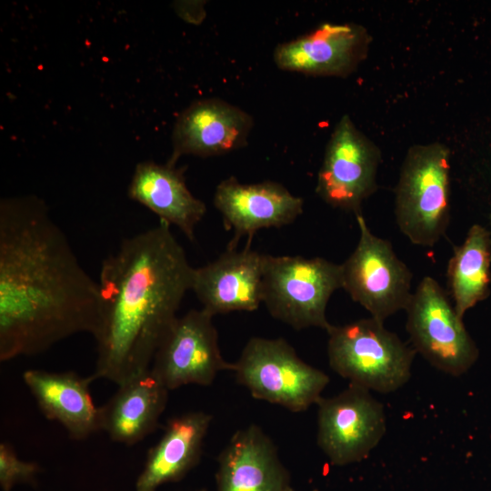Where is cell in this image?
<instances>
[{
    "label": "cell",
    "mask_w": 491,
    "mask_h": 491,
    "mask_svg": "<svg viewBox=\"0 0 491 491\" xmlns=\"http://www.w3.org/2000/svg\"><path fill=\"white\" fill-rule=\"evenodd\" d=\"M99 286L47 205L35 195L0 202V361L45 352L96 331Z\"/></svg>",
    "instance_id": "cell-1"
},
{
    "label": "cell",
    "mask_w": 491,
    "mask_h": 491,
    "mask_svg": "<svg viewBox=\"0 0 491 491\" xmlns=\"http://www.w3.org/2000/svg\"><path fill=\"white\" fill-rule=\"evenodd\" d=\"M194 269L170 230L157 225L125 238L99 275L93 378L120 386L147 371L192 288Z\"/></svg>",
    "instance_id": "cell-2"
},
{
    "label": "cell",
    "mask_w": 491,
    "mask_h": 491,
    "mask_svg": "<svg viewBox=\"0 0 491 491\" xmlns=\"http://www.w3.org/2000/svg\"><path fill=\"white\" fill-rule=\"evenodd\" d=\"M326 332L329 366L349 384L387 394L409 380L416 352L384 322L370 316Z\"/></svg>",
    "instance_id": "cell-3"
},
{
    "label": "cell",
    "mask_w": 491,
    "mask_h": 491,
    "mask_svg": "<svg viewBox=\"0 0 491 491\" xmlns=\"http://www.w3.org/2000/svg\"><path fill=\"white\" fill-rule=\"evenodd\" d=\"M395 214L411 243L435 246L450 219V150L435 142L406 153L396 187Z\"/></svg>",
    "instance_id": "cell-4"
},
{
    "label": "cell",
    "mask_w": 491,
    "mask_h": 491,
    "mask_svg": "<svg viewBox=\"0 0 491 491\" xmlns=\"http://www.w3.org/2000/svg\"><path fill=\"white\" fill-rule=\"evenodd\" d=\"M342 288V266L322 257L271 256L264 258L263 304L276 319L296 330L327 331L326 306Z\"/></svg>",
    "instance_id": "cell-5"
},
{
    "label": "cell",
    "mask_w": 491,
    "mask_h": 491,
    "mask_svg": "<svg viewBox=\"0 0 491 491\" xmlns=\"http://www.w3.org/2000/svg\"><path fill=\"white\" fill-rule=\"evenodd\" d=\"M233 364L237 382L252 396L294 413L316 405L329 383L325 372L302 360L281 337L250 338Z\"/></svg>",
    "instance_id": "cell-6"
},
{
    "label": "cell",
    "mask_w": 491,
    "mask_h": 491,
    "mask_svg": "<svg viewBox=\"0 0 491 491\" xmlns=\"http://www.w3.org/2000/svg\"><path fill=\"white\" fill-rule=\"evenodd\" d=\"M405 311L413 348L434 367L459 376L476 363L479 350L436 279L419 282Z\"/></svg>",
    "instance_id": "cell-7"
},
{
    "label": "cell",
    "mask_w": 491,
    "mask_h": 491,
    "mask_svg": "<svg viewBox=\"0 0 491 491\" xmlns=\"http://www.w3.org/2000/svg\"><path fill=\"white\" fill-rule=\"evenodd\" d=\"M356 216L359 240L341 264L342 288L372 317L384 322L406 308L413 294V275L397 257L391 243L375 235L362 214Z\"/></svg>",
    "instance_id": "cell-8"
},
{
    "label": "cell",
    "mask_w": 491,
    "mask_h": 491,
    "mask_svg": "<svg viewBox=\"0 0 491 491\" xmlns=\"http://www.w3.org/2000/svg\"><path fill=\"white\" fill-rule=\"evenodd\" d=\"M379 148L343 115L336 125L318 171L316 192L333 208L362 214V203L376 190Z\"/></svg>",
    "instance_id": "cell-9"
},
{
    "label": "cell",
    "mask_w": 491,
    "mask_h": 491,
    "mask_svg": "<svg viewBox=\"0 0 491 491\" xmlns=\"http://www.w3.org/2000/svg\"><path fill=\"white\" fill-rule=\"evenodd\" d=\"M213 316L191 309L178 316L159 345L150 370L170 391L187 385L207 386L225 370L233 371L220 351Z\"/></svg>",
    "instance_id": "cell-10"
},
{
    "label": "cell",
    "mask_w": 491,
    "mask_h": 491,
    "mask_svg": "<svg viewBox=\"0 0 491 491\" xmlns=\"http://www.w3.org/2000/svg\"><path fill=\"white\" fill-rule=\"evenodd\" d=\"M316 406L317 445L332 465L363 460L386 433L384 406L365 387L349 384L332 397H321Z\"/></svg>",
    "instance_id": "cell-11"
},
{
    "label": "cell",
    "mask_w": 491,
    "mask_h": 491,
    "mask_svg": "<svg viewBox=\"0 0 491 491\" xmlns=\"http://www.w3.org/2000/svg\"><path fill=\"white\" fill-rule=\"evenodd\" d=\"M370 43L369 33L360 25L326 23L277 45L273 57L276 65L284 71L344 77L366 59Z\"/></svg>",
    "instance_id": "cell-12"
},
{
    "label": "cell",
    "mask_w": 491,
    "mask_h": 491,
    "mask_svg": "<svg viewBox=\"0 0 491 491\" xmlns=\"http://www.w3.org/2000/svg\"><path fill=\"white\" fill-rule=\"evenodd\" d=\"M213 202L234 233L228 245L232 248L243 236L249 244L258 230L293 223L304 210V200L277 182L243 184L234 176L217 185Z\"/></svg>",
    "instance_id": "cell-13"
},
{
    "label": "cell",
    "mask_w": 491,
    "mask_h": 491,
    "mask_svg": "<svg viewBox=\"0 0 491 491\" xmlns=\"http://www.w3.org/2000/svg\"><path fill=\"white\" fill-rule=\"evenodd\" d=\"M265 254L250 248L227 250L214 261L195 267L191 291L211 314L252 312L263 304Z\"/></svg>",
    "instance_id": "cell-14"
},
{
    "label": "cell",
    "mask_w": 491,
    "mask_h": 491,
    "mask_svg": "<svg viewBox=\"0 0 491 491\" xmlns=\"http://www.w3.org/2000/svg\"><path fill=\"white\" fill-rule=\"evenodd\" d=\"M253 126V117L238 106L218 98L195 101L176 119L167 162L175 165L184 155L209 157L237 150Z\"/></svg>",
    "instance_id": "cell-15"
},
{
    "label": "cell",
    "mask_w": 491,
    "mask_h": 491,
    "mask_svg": "<svg viewBox=\"0 0 491 491\" xmlns=\"http://www.w3.org/2000/svg\"><path fill=\"white\" fill-rule=\"evenodd\" d=\"M217 463V491H284L290 486L276 445L256 425L237 430Z\"/></svg>",
    "instance_id": "cell-16"
},
{
    "label": "cell",
    "mask_w": 491,
    "mask_h": 491,
    "mask_svg": "<svg viewBox=\"0 0 491 491\" xmlns=\"http://www.w3.org/2000/svg\"><path fill=\"white\" fill-rule=\"evenodd\" d=\"M184 171L168 162H141L135 168L127 195L155 214L160 222L176 226L193 241L206 206L188 189Z\"/></svg>",
    "instance_id": "cell-17"
},
{
    "label": "cell",
    "mask_w": 491,
    "mask_h": 491,
    "mask_svg": "<svg viewBox=\"0 0 491 491\" xmlns=\"http://www.w3.org/2000/svg\"><path fill=\"white\" fill-rule=\"evenodd\" d=\"M212 415L192 411L168 420L158 442L146 455L135 491H157L168 483L182 480L201 459Z\"/></svg>",
    "instance_id": "cell-18"
},
{
    "label": "cell",
    "mask_w": 491,
    "mask_h": 491,
    "mask_svg": "<svg viewBox=\"0 0 491 491\" xmlns=\"http://www.w3.org/2000/svg\"><path fill=\"white\" fill-rule=\"evenodd\" d=\"M23 380L43 415L62 425L72 439L84 440L100 431L99 407L89 390L92 376L29 369L24 372Z\"/></svg>",
    "instance_id": "cell-19"
},
{
    "label": "cell",
    "mask_w": 491,
    "mask_h": 491,
    "mask_svg": "<svg viewBox=\"0 0 491 491\" xmlns=\"http://www.w3.org/2000/svg\"><path fill=\"white\" fill-rule=\"evenodd\" d=\"M118 386L113 396L99 407V428L112 441L133 446L157 427L169 390L150 368Z\"/></svg>",
    "instance_id": "cell-20"
},
{
    "label": "cell",
    "mask_w": 491,
    "mask_h": 491,
    "mask_svg": "<svg viewBox=\"0 0 491 491\" xmlns=\"http://www.w3.org/2000/svg\"><path fill=\"white\" fill-rule=\"evenodd\" d=\"M491 233L473 225L463 244L456 246L447 265V284L457 315L466 312L489 295Z\"/></svg>",
    "instance_id": "cell-21"
},
{
    "label": "cell",
    "mask_w": 491,
    "mask_h": 491,
    "mask_svg": "<svg viewBox=\"0 0 491 491\" xmlns=\"http://www.w3.org/2000/svg\"><path fill=\"white\" fill-rule=\"evenodd\" d=\"M41 471L39 464L18 457L7 442L0 444V486L2 491H11L15 485L35 486Z\"/></svg>",
    "instance_id": "cell-22"
},
{
    "label": "cell",
    "mask_w": 491,
    "mask_h": 491,
    "mask_svg": "<svg viewBox=\"0 0 491 491\" xmlns=\"http://www.w3.org/2000/svg\"><path fill=\"white\" fill-rule=\"evenodd\" d=\"M284 491H296L295 489H293L290 486H287Z\"/></svg>",
    "instance_id": "cell-23"
},
{
    "label": "cell",
    "mask_w": 491,
    "mask_h": 491,
    "mask_svg": "<svg viewBox=\"0 0 491 491\" xmlns=\"http://www.w3.org/2000/svg\"><path fill=\"white\" fill-rule=\"evenodd\" d=\"M197 491H205V489H200V490H197Z\"/></svg>",
    "instance_id": "cell-24"
},
{
    "label": "cell",
    "mask_w": 491,
    "mask_h": 491,
    "mask_svg": "<svg viewBox=\"0 0 491 491\" xmlns=\"http://www.w3.org/2000/svg\"><path fill=\"white\" fill-rule=\"evenodd\" d=\"M490 225H491V215H490ZM490 233H491V230H490Z\"/></svg>",
    "instance_id": "cell-25"
}]
</instances>
